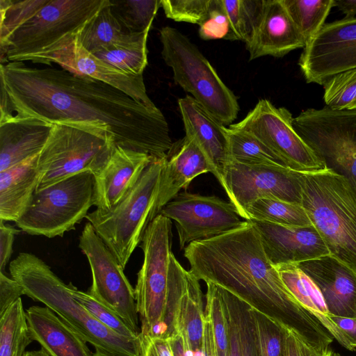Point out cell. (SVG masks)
I'll return each instance as SVG.
<instances>
[{
  "label": "cell",
  "instance_id": "cell-1",
  "mask_svg": "<svg viewBox=\"0 0 356 356\" xmlns=\"http://www.w3.org/2000/svg\"><path fill=\"white\" fill-rule=\"evenodd\" d=\"M0 107L51 124L83 123L106 129L115 145L166 158L172 147L168 122L152 109L91 77L24 62L0 65Z\"/></svg>",
  "mask_w": 356,
  "mask_h": 356
},
{
  "label": "cell",
  "instance_id": "cell-2",
  "mask_svg": "<svg viewBox=\"0 0 356 356\" xmlns=\"http://www.w3.org/2000/svg\"><path fill=\"white\" fill-rule=\"evenodd\" d=\"M184 257L200 281L213 282L291 328L312 348L330 350L334 338L283 283L250 220L222 234L188 244Z\"/></svg>",
  "mask_w": 356,
  "mask_h": 356
},
{
  "label": "cell",
  "instance_id": "cell-3",
  "mask_svg": "<svg viewBox=\"0 0 356 356\" xmlns=\"http://www.w3.org/2000/svg\"><path fill=\"white\" fill-rule=\"evenodd\" d=\"M172 220L159 214L149 225L140 248L143 261L134 289L140 335L168 339L176 317L186 270L173 254Z\"/></svg>",
  "mask_w": 356,
  "mask_h": 356
},
{
  "label": "cell",
  "instance_id": "cell-4",
  "mask_svg": "<svg viewBox=\"0 0 356 356\" xmlns=\"http://www.w3.org/2000/svg\"><path fill=\"white\" fill-rule=\"evenodd\" d=\"M9 271L24 295L54 312L95 350L111 356H140V338L121 337L100 323L74 298L67 285L40 258L20 252L10 263Z\"/></svg>",
  "mask_w": 356,
  "mask_h": 356
},
{
  "label": "cell",
  "instance_id": "cell-5",
  "mask_svg": "<svg viewBox=\"0 0 356 356\" xmlns=\"http://www.w3.org/2000/svg\"><path fill=\"white\" fill-rule=\"evenodd\" d=\"M300 179L301 205L330 254L356 271V188L325 167Z\"/></svg>",
  "mask_w": 356,
  "mask_h": 356
},
{
  "label": "cell",
  "instance_id": "cell-6",
  "mask_svg": "<svg viewBox=\"0 0 356 356\" xmlns=\"http://www.w3.org/2000/svg\"><path fill=\"white\" fill-rule=\"evenodd\" d=\"M165 160L153 159L134 188L111 209H95L85 218L124 269L147 227L159 215L156 204Z\"/></svg>",
  "mask_w": 356,
  "mask_h": 356
},
{
  "label": "cell",
  "instance_id": "cell-7",
  "mask_svg": "<svg viewBox=\"0 0 356 356\" xmlns=\"http://www.w3.org/2000/svg\"><path fill=\"white\" fill-rule=\"evenodd\" d=\"M109 0H49L10 38L6 60L34 63L74 39Z\"/></svg>",
  "mask_w": 356,
  "mask_h": 356
},
{
  "label": "cell",
  "instance_id": "cell-8",
  "mask_svg": "<svg viewBox=\"0 0 356 356\" xmlns=\"http://www.w3.org/2000/svg\"><path fill=\"white\" fill-rule=\"evenodd\" d=\"M115 146L114 136L104 127L83 123L54 124L39 154L36 191L81 172L96 175L108 163Z\"/></svg>",
  "mask_w": 356,
  "mask_h": 356
},
{
  "label": "cell",
  "instance_id": "cell-9",
  "mask_svg": "<svg viewBox=\"0 0 356 356\" xmlns=\"http://www.w3.org/2000/svg\"><path fill=\"white\" fill-rule=\"evenodd\" d=\"M159 38L162 58L172 68L175 83L222 124H230L239 111L237 98L209 61L175 28L162 27Z\"/></svg>",
  "mask_w": 356,
  "mask_h": 356
},
{
  "label": "cell",
  "instance_id": "cell-10",
  "mask_svg": "<svg viewBox=\"0 0 356 356\" xmlns=\"http://www.w3.org/2000/svg\"><path fill=\"white\" fill-rule=\"evenodd\" d=\"M94 205V175L76 174L33 195L15 225L22 232L51 238L74 229Z\"/></svg>",
  "mask_w": 356,
  "mask_h": 356
},
{
  "label": "cell",
  "instance_id": "cell-11",
  "mask_svg": "<svg viewBox=\"0 0 356 356\" xmlns=\"http://www.w3.org/2000/svg\"><path fill=\"white\" fill-rule=\"evenodd\" d=\"M293 125L325 168L356 188V110L307 108Z\"/></svg>",
  "mask_w": 356,
  "mask_h": 356
},
{
  "label": "cell",
  "instance_id": "cell-12",
  "mask_svg": "<svg viewBox=\"0 0 356 356\" xmlns=\"http://www.w3.org/2000/svg\"><path fill=\"white\" fill-rule=\"evenodd\" d=\"M293 119L288 109L277 108L263 99L243 120L229 127L253 135L289 169L309 172L324 168L323 163L294 129Z\"/></svg>",
  "mask_w": 356,
  "mask_h": 356
},
{
  "label": "cell",
  "instance_id": "cell-13",
  "mask_svg": "<svg viewBox=\"0 0 356 356\" xmlns=\"http://www.w3.org/2000/svg\"><path fill=\"white\" fill-rule=\"evenodd\" d=\"M79 247L87 257L92 273V284L87 292L140 334L134 289L117 258L89 222L79 236Z\"/></svg>",
  "mask_w": 356,
  "mask_h": 356
},
{
  "label": "cell",
  "instance_id": "cell-14",
  "mask_svg": "<svg viewBox=\"0 0 356 356\" xmlns=\"http://www.w3.org/2000/svg\"><path fill=\"white\" fill-rule=\"evenodd\" d=\"M229 202L248 220L247 207L261 198H274L301 204L300 172L280 165H244L229 161L224 186Z\"/></svg>",
  "mask_w": 356,
  "mask_h": 356
},
{
  "label": "cell",
  "instance_id": "cell-15",
  "mask_svg": "<svg viewBox=\"0 0 356 356\" xmlns=\"http://www.w3.org/2000/svg\"><path fill=\"white\" fill-rule=\"evenodd\" d=\"M159 214L175 221L180 250L192 242L234 229L245 222L232 202L215 195L187 191L178 193Z\"/></svg>",
  "mask_w": 356,
  "mask_h": 356
},
{
  "label": "cell",
  "instance_id": "cell-16",
  "mask_svg": "<svg viewBox=\"0 0 356 356\" xmlns=\"http://www.w3.org/2000/svg\"><path fill=\"white\" fill-rule=\"evenodd\" d=\"M38 63L47 65L56 63L71 72L113 86L148 108H157L147 93L143 75L127 74L104 62L85 49L78 35L62 49L42 58Z\"/></svg>",
  "mask_w": 356,
  "mask_h": 356
},
{
  "label": "cell",
  "instance_id": "cell-17",
  "mask_svg": "<svg viewBox=\"0 0 356 356\" xmlns=\"http://www.w3.org/2000/svg\"><path fill=\"white\" fill-rule=\"evenodd\" d=\"M257 229L264 250L272 264H299L330 254L313 225L284 226L262 221L250 220Z\"/></svg>",
  "mask_w": 356,
  "mask_h": 356
},
{
  "label": "cell",
  "instance_id": "cell-18",
  "mask_svg": "<svg viewBox=\"0 0 356 356\" xmlns=\"http://www.w3.org/2000/svg\"><path fill=\"white\" fill-rule=\"evenodd\" d=\"M297 266L318 286L332 316L356 318V271L330 254Z\"/></svg>",
  "mask_w": 356,
  "mask_h": 356
},
{
  "label": "cell",
  "instance_id": "cell-19",
  "mask_svg": "<svg viewBox=\"0 0 356 356\" xmlns=\"http://www.w3.org/2000/svg\"><path fill=\"white\" fill-rule=\"evenodd\" d=\"M153 159L147 154L115 146L104 168L94 175V206L108 211L136 184Z\"/></svg>",
  "mask_w": 356,
  "mask_h": 356
},
{
  "label": "cell",
  "instance_id": "cell-20",
  "mask_svg": "<svg viewBox=\"0 0 356 356\" xmlns=\"http://www.w3.org/2000/svg\"><path fill=\"white\" fill-rule=\"evenodd\" d=\"M186 136L193 139L204 155L211 172L222 187L229 162L225 127L191 95L178 99Z\"/></svg>",
  "mask_w": 356,
  "mask_h": 356
},
{
  "label": "cell",
  "instance_id": "cell-21",
  "mask_svg": "<svg viewBox=\"0 0 356 356\" xmlns=\"http://www.w3.org/2000/svg\"><path fill=\"white\" fill-rule=\"evenodd\" d=\"M305 47V42L283 0H265L259 24L246 44L249 60L264 56L283 57Z\"/></svg>",
  "mask_w": 356,
  "mask_h": 356
},
{
  "label": "cell",
  "instance_id": "cell-22",
  "mask_svg": "<svg viewBox=\"0 0 356 356\" xmlns=\"http://www.w3.org/2000/svg\"><path fill=\"white\" fill-rule=\"evenodd\" d=\"M53 125L16 114L0 117V172L40 154Z\"/></svg>",
  "mask_w": 356,
  "mask_h": 356
},
{
  "label": "cell",
  "instance_id": "cell-23",
  "mask_svg": "<svg viewBox=\"0 0 356 356\" xmlns=\"http://www.w3.org/2000/svg\"><path fill=\"white\" fill-rule=\"evenodd\" d=\"M210 172L208 162L195 141L185 136L168 152L162 170L157 198L159 213L196 177Z\"/></svg>",
  "mask_w": 356,
  "mask_h": 356
},
{
  "label": "cell",
  "instance_id": "cell-24",
  "mask_svg": "<svg viewBox=\"0 0 356 356\" xmlns=\"http://www.w3.org/2000/svg\"><path fill=\"white\" fill-rule=\"evenodd\" d=\"M30 335L49 356H93L86 342L47 307L26 311Z\"/></svg>",
  "mask_w": 356,
  "mask_h": 356
},
{
  "label": "cell",
  "instance_id": "cell-25",
  "mask_svg": "<svg viewBox=\"0 0 356 356\" xmlns=\"http://www.w3.org/2000/svg\"><path fill=\"white\" fill-rule=\"evenodd\" d=\"M39 154L0 172V220H18L36 191Z\"/></svg>",
  "mask_w": 356,
  "mask_h": 356
},
{
  "label": "cell",
  "instance_id": "cell-26",
  "mask_svg": "<svg viewBox=\"0 0 356 356\" xmlns=\"http://www.w3.org/2000/svg\"><path fill=\"white\" fill-rule=\"evenodd\" d=\"M288 290L296 300L328 330L334 339L348 350L355 348L332 318L316 284L295 264L275 266Z\"/></svg>",
  "mask_w": 356,
  "mask_h": 356
},
{
  "label": "cell",
  "instance_id": "cell-27",
  "mask_svg": "<svg viewBox=\"0 0 356 356\" xmlns=\"http://www.w3.org/2000/svg\"><path fill=\"white\" fill-rule=\"evenodd\" d=\"M149 30L134 33L127 29L113 14L109 3L79 32L83 47L95 54L104 49L132 44L148 36Z\"/></svg>",
  "mask_w": 356,
  "mask_h": 356
},
{
  "label": "cell",
  "instance_id": "cell-28",
  "mask_svg": "<svg viewBox=\"0 0 356 356\" xmlns=\"http://www.w3.org/2000/svg\"><path fill=\"white\" fill-rule=\"evenodd\" d=\"M203 294L199 280L188 270L176 317V333H181L191 350L201 345L204 331Z\"/></svg>",
  "mask_w": 356,
  "mask_h": 356
},
{
  "label": "cell",
  "instance_id": "cell-29",
  "mask_svg": "<svg viewBox=\"0 0 356 356\" xmlns=\"http://www.w3.org/2000/svg\"><path fill=\"white\" fill-rule=\"evenodd\" d=\"M298 65L307 83L323 86L333 75L356 68V42L318 56L299 58Z\"/></svg>",
  "mask_w": 356,
  "mask_h": 356
},
{
  "label": "cell",
  "instance_id": "cell-30",
  "mask_svg": "<svg viewBox=\"0 0 356 356\" xmlns=\"http://www.w3.org/2000/svg\"><path fill=\"white\" fill-rule=\"evenodd\" d=\"M33 341L29 332L22 299L0 314V356H24Z\"/></svg>",
  "mask_w": 356,
  "mask_h": 356
},
{
  "label": "cell",
  "instance_id": "cell-31",
  "mask_svg": "<svg viewBox=\"0 0 356 356\" xmlns=\"http://www.w3.org/2000/svg\"><path fill=\"white\" fill-rule=\"evenodd\" d=\"M229 23L225 40H242L245 44L261 20L265 0H219Z\"/></svg>",
  "mask_w": 356,
  "mask_h": 356
},
{
  "label": "cell",
  "instance_id": "cell-32",
  "mask_svg": "<svg viewBox=\"0 0 356 356\" xmlns=\"http://www.w3.org/2000/svg\"><path fill=\"white\" fill-rule=\"evenodd\" d=\"M248 220H257L284 226L312 225L301 204L274 198H261L246 209Z\"/></svg>",
  "mask_w": 356,
  "mask_h": 356
},
{
  "label": "cell",
  "instance_id": "cell-33",
  "mask_svg": "<svg viewBox=\"0 0 356 356\" xmlns=\"http://www.w3.org/2000/svg\"><path fill=\"white\" fill-rule=\"evenodd\" d=\"M225 130L229 161L244 165L284 166L275 154L248 131L230 127H225Z\"/></svg>",
  "mask_w": 356,
  "mask_h": 356
},
{
  "label": "cell",
  "instance_id": "cell-34",
  "mask_svg": "<svg viewBox=\"0 0 356 356\" xmlns=\"http://www.w3.org/2000/svg\"><path fill=\"white\" fill-rule=\"evenodd\" d=\"M306 44L320 31L334 0H283Z\"/></svg>",
  "mask_w": 356,
  "mask_h": 356
},
{
  "label": "cell",
  "instance_id": "cell-35",
  "mask_svg": "<svg viewBox=\"0 0 356 356\" xmlns=\"http://www.w3.org/2000/svg\"><path fill=\"white\" fill-rule=\"evenodd\" d=\"M49 0H0L1 64L6 63L8 41L14 33L35 16Z\"/></svg>",
  "mask_w": 356,
  "mask_h": 356
},
{
  "label": "cell",
  "instance_id": "cell-36",
  "mask_svg": "<svg viewBox=\"0 0 356 356\" xmlns=\"http://www.w3.org/2000/svg\"><path fill=\"white\" fill-rule=\"evenodd\" d=\"M113 14L129 31L141 33L150 30L161 0H110Z\"/></svg>",
  "mask_w": 356,
  "mask_h": 356
},
{
  "label": "cell",
  "instance_id": "cell-37",
  "mask_svg": "<svg viewBox=\"0 0 356 356\" xmlns=\"http://www.w3.org/2000/svg\"><path fill=\"white\" fill-rule=\"evenodd\" d=\"M250 312L254 325L257 356H284L282 324L250 305Z\"/></svg>",
  "mask_w": 356,
  "mask_h": 356
},
{
  "label": "cell",
  "instance_id": "cell-38",
  "mask_svg": "<svg viewBox=\"0 0 356 356\" xmlns=\"http://www.w3.org/2000/svg\"><path fill=\"white\" fill-rule=\"evenodd\" d=\"M147 36L127 46L113 47L94 55L115 68L134 75H143L147 65Z\"/></svg>",
  "mask_w": 356,
  "mask_h": 356
},
{
  "label": "cell",
  "instance_id": "cell-39",
  "mask_svg": "<svg viewBox=\"0 0 356 356\" xmlns=\"http://www.w3.org/2000/svg\"><path fill=\"white\" fill-rule=\"evenodd\" d=\"M323 86L325 106L337 111L356 110V68L333 75Z\"/></svg>",
  "mask_w": 356,
  "mask_h": 356
},
{
  "label": "cell",
  "instance_id": "cell-40",
  "mask_svg": "<svg viewBox=\"0 0 356 356\" xmlns=\"http://www.w3.org/2000/svg\"><path fill=\"white\" fill-rule=\"evenodd\" d=\"M206 284L204 313L212 323L218 356H228L229 325L220 286L210 282Z\"/></svg>",
  "mask_w": 356,
  "mask_h": 356
},
{
  "label": "cell",
  "instance_id": "cell-41",
  "mask_svg": "<svg viewBox=\"0 0 356 356\" xmlns=\"http://www.w3.org/2000/svg\"><path fill=\"white\" fill-rule=\"evenodd\" d=\"M67 286L74 298L108 329L129 339L137 340L140 338V334L135 332L116 313L89 293L77 289L71 283Z\"/></svg>",
  "mask_w": 356,
  "mask_h": 356
},
{
  "label": "cell",
  "instance_id": "cell-42",
  "mask_svg": "<svg viewBox=\"0 0 356 356\" xmlns=\"http://www.w3.org/2000/svg\"><path fill=\"white\" fill-rule=\"evenodd\" d=\"M212 1L161 0V7L168 18L200 26L208 17Z\"/></svg>",
  "mask_w": 356,
  "mask_h": 356
},
{
  "label": "cell",
  "instance_id": "cell-43",
  "mask_svg": "<svg viewBox=\"0 0 356 356\" xmlns=\"http://www.w3.org/2000/svg\"><path fill=\"white\" fill-rule=\"evenodd\" d=\"M231 300L239 331L241 355L257 356L250 305L232 293Z\"/></svg>",
  "mask_w": 356,
  "mask_h": 356
},
{
  "label": "cell",
  "instance_id": "cell-44",
  "mask_svg": "<svg viewBox=\"0 0 356 356\" xmlns=\"http://www.w3.org/2000/svg\"><path fill=\"white\" fill-rule=\"evenodd\" d=\"M229 31V20L219 0H213L208 17L200 25V37L203 40L225 39Z\"/></svg>",
  "mask_w": 356,
  "mask_h": 356
},
{
  "label": "cell",
  "instance_id": "cell-45",
  "mask_svg": "<svg viewBox=\"0 0 356 356\" xmlns=\"http://www.w3.org/2000/svg\"><path fill=\"white\" fill-rule=\"evenodd\" d=\"M284 356H328L327 353H321L312 348L291 328L284 325Z\"/></svg>",
  "mask_w": 356,
  "mask_h": 356
},
{
  "label": "cell",
  "instance_id": "cell-46",
  "mask_svg": "<svg viewBox=\"0 0 356 356\" xmlns=\"http://www.w3.org/2000/svg\"><path fill=\"white\" fill-rule=\"evenodd\" d=\"M220 293L224 302L229 325L228 356H242L240 335L238 324L233 308L231 293L220 286Z\"/></svg>",
  "mask_w": 356,
  "mask_h": 356
},
{
  "label": "cell",
  "instance_id": "cell-47",
  "mask_svg": "<svg viewBox=\"0 0 356 356\" xmlns=\"http://www.w3.org/2000/svg\"><path fill=\"white\" fill-rule=\"evenodd\" d=\"M22 295H24L22 286L6 273L0 272V314L21 298Z\"/></svg>",
  "mask_w": 356,
  "mask_h": 356
},
{
  "label": "cell",
  "instance_id": "cell-48",
  "mask_svg": "<svg viewBox=\"0 0 356 356\" xmlns=\"http://www.w3.org/2000/svg\"><path fill=\"white\" fill-rule=\"evenodd\" d=\"M21 231L0 220V272L5 273V268L13 252L15 236Z\"/></svg>",
  "mask_w": 356,
  "mask_h": 356
},
{
  "label": "cell",
  "instance_id": "cell-49",
  "mask_svg": "<svg viewBox=\"0 0 356 356\" xmlns=\"http://www.w3.org/2000/svg\"><path fill=\"white\" fill-rule=\"evenodd\" d=\"M140 356H172L166 339L147 335H140Z\"/></svg>",
  "mask_w": 356,
  "mask_h": 356
},
{
  "label": "cell",
  "instance_id": "cell-50",
  "mask_svg": "<svg viewBox=\"0 0 356 356\" xmlns=\"http://www.w3.org/2000/svg\"><path fill=\"white\" fill-rule=\"evenodd\" d=\"M191 350L193 353L192 356H218L212 323L209 316L206 314L204 331L201 345Z\"/></svg>",
  "mask_w": 356,
  "mask_h": 356
},
{
  "label": "cell",
  "instance_id": "cell-51",
  "mask_svg": "<svg viewBox=\"0 0 356 356\" xmlns=\"http://www.w3.org/2000/svg\"><path fill=\"white\" fill-rule=\"evenodd\" d=\"M332 320L346 336L354 348H356V318L332 316Z\"/></svg>",
  "mask_w": 356,
  "mask_h": 356
},
{
  "label": "cell",
  "instance_id": "cell-52",
  "mask_svg": "<svg viewBox=\"0 0 356 356\" xmlns=\"http://www.w3.org/2000/svg\"><path fill=\"white\" fill-rule=\"evenodd\" d=\"M170 346L172 356H192L188 343L181 333L174 334L167 339Z\"/></svg>",
  "mask_w": 356,
  "mask_h": 356
},
{
  "label": "cell",
  "instance_id": "cell-53",
  "mask_svg": "<svg viewBox=\"0 0 356 356\" xmlns=\"http://www.w3.org/2000/svg\"><path fill=\"white\" fill-rule=\"evenodd\" d=\"M334 6L344 15V18L356 16V0H334Z\"/></svg>",
  "mask_w": 356,
  "mask_h": 356
},
{
  "label": "cell",
  "instance_id": "cell-54",
  "mask_svg": "<svg viewBox=\"0 0 356 356\" xmlns=\"http://www.w3.org/2000/svg\"><path fill=\"white\" fill-rule=\"evenodd\" d=\"M24 356H49L43 349L26 351Z\"/></svg>",
  "mask_w": 356,
  "mask_h": 356
},
{
  "label": "cell",
  "instance_id": "cell-55",
  "mask_svg": "<svg viewBox=\"0 0 356 356\" xmlns=\"http://www.w3.org/2000/svg\"><path fill=\"white\" fill-rule=\"evenodd\" d=\"M93 356H111V355L104 354L99 351L95 350V352L93 353Z\"/></svg>",
  "mask_w": 356,
  "mask_h": 356
},
{
  "label": "cell",
  "instance_id": "cell-56",
  "mask_svg": "<svg viewBox=\"0 0 356 356\" xmlns=\"http://www.w3.org/2000/svg\"><path fill=\"white\" fill-rule=\"evenodd\" d=\"M330 356H340L339 355L337 354V353H332Z\"/></svg>",
  "mask_w": 356,
  "mask_h": 356
},
{
  "label": "cell",
  "instance_id": "cell-57",
  "mask_svg": "<svg viewBox=\"0 0 356 356\" xmlns=\"http://www.w3.org/2000/svg\"><path fill=\"white\" fill-rule=\"evenodd\" d=\"M331 353H330L328 356H330Z\"/></svg>",
  "mask_w": 356,
  "mask_h": 356
}]
</instances>
